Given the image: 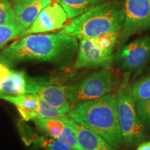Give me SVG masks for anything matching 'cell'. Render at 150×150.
Masks as SVG:
<instances>
[{
	"instance_id": "obj_1",
	"label": "cell",
	"mask_w": 150,
	"mask_h": 150,
	"mask_svg": "<svg viewBox=\"0 0 150 150\" xmlns=\"http://www.w3.org/2000/svg\"><path fill=\"white\" fill-rule=\"evenodd\" d=\"M79 45L77 38L67 33L30 35L4 49L0 52V63L11 66L24 61H41L67 66Z\"/></svg>"
},
{
	"instance_id": "obj_2",
	"label": "cell",
	"mask_w": 150,
	"mask_h": 150,
	"mask_svg": "<svg viewBox=\"0 0 150 150\" xmlns=\"http://www.w3.org/2000/svg\"><path fill=\"white\" fill-rule=\"evenodd\" d=\"M67 115L102 137L112 147L120 149L122 139L118 121L116 95L109 93L101 98L76 105Z\"/></svg>"
},
{
	"instance_id": "obj_3",
	"label": "cell",
	"mask_w": 150,
	"mask_h": 150,
	"mask_svg": "<svg viewBox=\"0 0 150 150\" xmlns=\"http://www.w3.org/2000/svg\"><path fill=\"white\" fill-rule=\"evenodd\" d=\"M125 20V2L107 1L74 18L60 32L79 40L93 38L106 33H120Z\"/></svg>"
},
{
	"instance_id": "obj_4",
	"label": "cell",
	"mask_w": 150,
	"mask_h": 150,
	"mask_svg": "<svg viewBox=\"0 0 150 150\" xmlns=\"http://www.w3.org/2000/svg\"><path fill=\"white\" fill-rule=\"evenodd\" d=\"M131 72H126L117 91L118 121L120 127L122 144L127 147H134L146 139L144 126L137 115L136 101L129 83Z\"/></svg>"
},
{
	"instance_id": "obj_5",
	"label": "cell",
	"mask_w": 150,
	"mask_h": 150,
	"mask_svg": "<svg viewBox=\"0 0 150 150\" xmlns=\"http://www.w3.org/2000/svg\"><path fill=\"white\" fill-rule=\"evenodd\" d=\"M114 83L112 72L104 67L88 74L74 85L66 86V93L73 108L81 103L109 94Z\"/></svg>"
},
{
	"instance_id": "obj_6",
	"label": "cell",
	"mask_w": 150,
	"mask_h": 150,
	"mask_svg": "<svg viewBox=\"0 0 150 150\" xmlns=\"http://www.w3.org/2000/svg\"><path fill=\"white\" fill-rule=\"evenodd\" d=\"M27 94H36L39 97L52 107L68 113L72 108L66 93V86L54 83L46 77L27 76Z\"/></svg>"
},
{
	"instance_id": "obj_7",
	"label": "cell",
	"mask_w": 150,
	"mask_h": 150,
	"mask_svg": "<svg viewBox=\"0 0 150 150\" xmlns=\"http://www.w3.org/2000/svg\"><path fill=\"white\" fill-rule=\"evenodd\" d=\"M150 59V37L136 39L122 46L112 56L116 66L126 72L140 71Z\"/></svg>"
},
{
	"instance_id": "obj_8",
	"label": "cell",
	"mask_w": 150,
	"mask_h": 150,
	"mask_svg": "<svg viewBox=\"0 0 150 150\" xmlns=\"http://www.w3.org/2000/svg\"><path fill=\"white\" fill-rule=\"evenodd\" d=\"M150 28V0H125V20L119 37L120 45L131 35Z\"/></svg>"
},
{
	"instance_id": "obj_9",
	"label": "cell",
	"mask_w": 150,
	"mask_h": 150,
	"mask_svg": "<svg viewBox=\"0 0 150 150\" xmlns=\"http://www.w3.org/2000/svg\"><path fill=\"white\" fill-rule=\"evenodd\" d=\"M112 52L101 48L94 38L81 40L74 63L75 68L103 67L107 68L112 61Z\"/></svg>"
},
{
	"instance_id": "obj_10",
	"label": "cell",
	"mask_w": 150,
	"mask_h": 150,
	"mask_svg": "<svg viewBox=\"0 0 150 150\" xmlns=\"http://www.w3.org/2000/svg\"><path fill=\"white\" fill-rule=\"evenodd\" d=\"M67 18V13L62 6L55 0H52L27 30V34L47 32L59 29L63 27Z\"/></svg>"
},
{
	"instance_id": "obj_11",
	"label": "cell",
	"mask_w": 150,
	"mask_h": 150,
	"mask_svg": "<svg viewBox=\"0 0 150 150\" xmlns=\"http://www.w3.org/2000/svg\"><path fill=\"white\" fill-rule=\"evenodd\" d=\"M63 121L74 131L79 142L84 150H117L112 147L102 137L76 122L68 115Z\"/></svg>"
},
{
	"instance_id": "obj_12",
	"label": "cell",
	"mask_w": 150,
	"mask_h": 150,
	"mask_svg": "<svg viewBox=\"0 0 150 150\" xmlns=\"http://www.w3.org/2000/svg\"><path fill=\"white\" fill-rule=\"evenodd\" d=\"M27 76L24 71L11 70L0 63V92L11 95H26Z\"/></svg>"
},
{
	"instance_id": "obj_13",
	"label": "cell",
	"mask_w": 150,
	"mask_h": 150,
	"mask_svg": "<svg viewBox=\"0 0 150 150\" xmlns=\"http://www.w3.org/2000/svg\"><path fill=\"white\" fill-rule=\"evenodd\" d=\"M0 99L14 104L23 120L25 122L33 120L37 118L40 98L36 94L11 95L0 92Z\"/></svg>"
},
{
	"instance_id": "obj_14",
	"label": "cell",
	"mask_w": 150,
	"mask_h": 150,
	"mask_svg": "<svg viewBox=\"0 0 150 150\" xmlns=\"http://www.w3.org/2000/svg\"><path fill=\"white\" fill-rule=\"evenodd\" d=\"M52 0H19L13 4V11L17 21L28 29Z\"/></svg>"
},
{
	"instance_id": "obj_15",
	"label": "cell",
	"mask_w": 150,
	"mask_h": 150,
	"mask_svg": "<svg viewBox=\"0 0 150 150\" xmlns=\"http://www.w3.org/2000/svg\"><path fill=\"white\" fill-rule=\"evenodd\" d=\"M108 0H60L69 18H74Z\"/></svg>"
},
{
	"instance_id": "obj_16",
	"label": "cell",
	"mask_w": 150,
	"mask_h": 150,
	"mask_svg": "<svg viewBox=\"0 0 150 150\" xmlns=\"http://www.w3.org/2000/svg\"><path fill=\"white\" fill-rule=\"evenodd\" d=\"M33 121L39 130L54 138H58L66 125L61 120L54 118H35Z\"/></svg>"
},
{
	"instance_id": "obj_17",
	"label": "cell",
	"mask_w": 150,
	"mask_h": 150,
	"mask_svg": "<svg viewBox=\"0 0 150 150\" xmlns=\"http://www.w3.org/2000/svg\"><path fill=\"white\" fill-rule=\"evenodd\" d=\"M27 35V29L17 21L0 25V48L12 39Z\"/></svg>"
},
{
	"instance_id": "obj_18",
	"label": "cell",
	"mask_w": 150,
	"mask_h": 150,
	"mask_svg": "<svg viewBox=\"0 0 150 150\" xmlns=\"http://www.w3.org/2000/svg\"><path fill=\"white\" fill-rule=\"evenodd\" d=\"M131 92L135 101L150 99V74L136 81L131 85Z\"/></svg>"
},
{
	"instance_id": "obj_19",
	"label": "cell",
	"mask_w": 150,
	"mask_h": 150,
	"mask_svg": "<svg viewBox=\"0 0 150 150\" xmlns=\"http://www.w3.org/2000/svg\"><path fill=\"white\" fill-rule=\"evenodd\" d=\"M33 143L43 150H73L65 142L52 137L37 136Z\"/></svg>"
},
{
	"instance_id": "obj_20",
	"label": "cell",
	"mask_w": 150,
	"mask_h": 150,
	"mask_svg": "<svg viewBox=\"0 0 150 150\" xmlns=\"http://www.w3.org/2000/svg\"><path fill=\"white\" fill-rule=\"evenodd\" d=\"M120 35V33L110 32L100 35L93 38L97 44L103 50L107 52H113Z\"/></svg>"
},
{
	"instance_id": "obj_21",
	"label": "cell",
	"mask_w": 150,
	"mask_h": 150,
	"mask_svg": "<svg viewBox=\"0 0 150 150\" xmlns=\"http://www.w3.org/2000/svg\"><path fill=\"white\" fill-rule=\"evenodd\" d=\"M67 113L52 107L40 99L37 118H54L63 120L65 117H67Z\"/></svg>"
},
{
	"instance_id": "obj_22",
	"label": "cell",
	"mask_w": 150,
	"mask_h": 150,
	"mask_svg": "<svg viewBox=\"0 0 150 150\" xmlns=\"http://www.w3.org/2000/svg\"><path fill=\"white\" fill-rule=\"evenodd\" d=\"M136 110L142 125L150 131V99L147 100L137 101Z\"/></svg>"
},
{
	"instance_id": "obj_23",
	"label": "cell",
	"mask_w": 150,
	"mask_h": 150,
	"mask_svg": "<svg viewBox=\"0 0 150 150\" xmlns=\"http://www.w3.org/2000/svg\"><path fill=\"white\" fill-rule=\"evenodd\" d=\"M65 125H65L63 133L58 137L57 139L65 142L73 150H84L79 142L77 138H76L74 131L67 124H65Z\"/></svg>"
},
{
	"instance_id": "obj_24",
	"label": "cell",
	"mask_w": 150,
	"mask_h": 150,
	"mask_svg": "<svg viewBox=\"0 0 150 150\" xmlns=\"http://www.w3.org/2000/svg\"><path fill=\"white\" fill-rule=\"evenodd\" d=\"M13 9L8 0H0V25L16 21Z\"/></svg>"
},
{
	"instance_id": "obj_25",
	"label": "cell",
	"mask_w": 150,
	"mask_h": 150,
	"mask_svg": "<svg viewBox=\"0 0 150 150\" xmlns=\"http://www.w3.org/2000/svg\"><path fill=\"white\" fill-rule=\"evenodd\" d=\"M18 126L20 134H21L22 139L25 143V145L29 146L33 143L38 136H36V134H35L33 129L23 121L20 122L18 123Z\"/></svg>"
},
{
	"instance_id": "obj_26",
	"label": "cell",
	"mask_w": 150,
	"mask_h": 150,
	"mask_svg": "<svg viewBox=\"0 0 150 150\" xmlns=\"http://www.w3.org/2000/svg\"><path fill=\"white\" fill-rule=\"evenodd\" d=\"M137 150H150V142H142L138 145Z\"/></svg>"
},
{
	"instance_id": "obj_27",
	"label": "cell",
	"mask_w": 150,
	"mask_h": 150,
	"mask_svg": "<svg viewBox=\"0 0 150 150\" xmlns=\"http://www.w3.org/2000/svg\"><path fill=\"white\" fill-rule=\"evenodd\" d=\"M13 1V2H15V1H19V0H12Z\"/></svg>"
},
{
	"instance_id": "obj_28",
	"label": "cell",
	"mask_w": 150,
	"mask_h": 150,
	"mask_svg": "<svg viewBox=\"0 0 150 150\" xmlns=\"http://www.w3.org/2000/svg\"><path fill=\"white\" fill-rule=\"evenodd\" d=\"M149 71H150V66H149Z\"/></svg>"
}]
</instances>
